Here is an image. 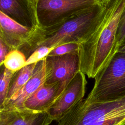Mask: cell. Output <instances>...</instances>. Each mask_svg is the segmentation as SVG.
I'll return each instance as SVG.
<instances>
[{"mask_svg": "<svg viewBox=\"0 0 125 125\" xmlns=\"http://www.w3.org/2000/svg\"><path fill=\"white\" fill-rule=\"evenodd\" d=\"M125 0H106L92 31L79 43L80 70L95 79L117 52V32Z\"/></svg>", "mask_w": 125, "mask_h": 125, "instance_id": "1", "label": "cell"}, {"mask_svg": "<svg viewBox=\"0 0 125 125\" xmlns=\"http://www.w3.org/2000/svg\"><path fill=\"white\" fill-rule=\"evenodd\" d=\"M104 1L100 5L77 14L57 25L37 27L32 40V53L40 46L54 48L59 45L82 42L92 31L101 15Z\"/></svg>", "mask_w": 125, "mask_h": 125, "instance_id": "2", "label": "cell"}, {"mask_svg": "<svg viewBox=\"0 0 125 125\" xmlns=\"http://www.w3.org/2000/svg\"><path fill=\"white\" fill-rule=\"evenodd\" d=\"M125 96V53L117 52L101 73L86 98L89 101H113Z\"/></svg>", "mask_w": 125, "mask_h": 125, "instance_id": "3", "label": "cell"}, {"mask_svg": "<svg viewBox=\"0 0 125 125\" xmlns=\"http://www.w3.org/2000/svg\"><path fill=\"white\" fill-rule=\"evenodd\" d=\"M39 26L57 25L102 3L100 0H35Z\"/></svg>", "mask_w": 125, "mask_h": 125, "instance_id": "4", "label": "cell"}, {"mask_svg": "<svg viewBox=\"0 0 125 125\" xmlns=\"http://www.w3.org/2000/svg\"><path fill=\"white\" fill-rule=\"evenodd\" d=\"M36 29L23 26L0 12V40L7 45L11 51L19 50L25 55L26 58L30 54Z\"/></svg>", "mask_w": 125, "mask_h": 125, "instance_id": "5", "label": "cell"}, {"mask_svg": "<svg viewBox=\"0 0 125 125\" xmlns=\"http://www.w3.org/2000/svg\"><path fill=\"white\" fill-rule=\"evenodd\" d=\"M87 83L86 75L82 71L74 74L61 96L47 112L53 121L58 122L83 98Z\"/></svg>", "mask_w": 125, "mask_h": 125, "instance_id": "6", "label": "cell"}, {"mask_svg": "<svg viewBox=\"0 0 125 125\" xmlns=\"http://www.w3.org/2000/svg\"><path fill=\"white\" fill-rule=\"evenodd\" d=\"M79 70L78 53L47 56L45 58V83L52 84L58 82H69Z\"/></svg>", "mask_w": 125, "mask_h": 125, "instance_id": "7", "label": "cell"}, {"mask_svg": "<svg viewBox=\"0 0 125 125\" xmlns=\"http://www.w3.org/2000/svg\"><path fill=\"white\" fill-rule=\"evenodd\" d=\"M0 12L28 28L39 27L35 0H0Z\"/></svg>", "mask_w": 125, "mask_h": 125, "instance_id": "8", "label": "cell"}, {"mask_svg": "<svg viewBox=\"0 0 125 125\" xmlns=\"http://www.w3.org/2000/svg\"><path fill=\"white\" fill-rule=\"evenodd\" d=\"M68 82L52 84L44 83L23 104L21 108L37 112H48L61 96Z\"/></svg>", "mask_w": 125, "mask_h": 125, "instance_id": "9", "label": "cell"}, {"mask_svg": "<svg viewBox=\"0 0 125 125\" xmlns=\"http://www.w3.org/2000/svg\"><path fill=\"white\" fill-rule=\"evenodd\" d=\"M52 121L47 112L24 108L0 109V125H49Z\"/></svg>", "mask_w": 125, "mask_h": 125, "instance_id": "10", "label": "cell"}, {"mask_svg": "<svg viewBox=\"0 0 125 125\" xmlns=\"http://www.w3.org/2000/svg\"><path fill=\"white\" fill-rule=\"evenodd\" d=\"M45 58L37 63L34 73L28 82L12 99L6 102L0 109L21 108L24 102L45 83Z\"/></svg>", "mask_w": 125, "mask_h": 125, "instance_id": "11", "label": "cell"}, {"mask_svg": "<svg viewBox=\"0 0 125 125\" xmlns=\"http://www.w3.org/2000/svg\"><path fill=\"white\" fill-rule=\"evenodd\" d=\"M37 63L26 65L15 72L11 80L4 104L12 99L32 77Z\"/></svg>", "mask_w": 125, "mask_h": 125, "instance_id": "12", "label": "cell"}, {"mask_svg": "<svg viewBox=\"0 0 125 125\" xmlns=\"http://www.w3.org/2000/svg\"><path fill=\"white\" fill-rule=\"evenodd\" d=\"M26 60L25 55L22 52L19 50H13L5 58L3 65L16 72L26 65Z\"/></svg>", "mask_w": 125, "mask_h": 125, "instance_id": "13", "label": "cell"}, {"mask_svg": "<svg viewBox=\"0 0 125 125\" xmlns=\"http://www.w3.org/2000/svg\"><path fill=\"white\" fill-rule=\"evenodd\" d=\"M1 67L0 78V107L4 104L10 84L15 72L6 68L4 65Z\"/></svg>", "mask_w": 125, "mask_h": 125, "instance_id": "14", "label": "cell"}, {"mask_svg": "<svg viewBox=\"0 0 125 125\" xmlns=\"http://www.w3.org/2000/svg\"><path fill=\"white\" fill-rule=\"evenodd\" d=\"M79 43L69 42L64 43L54 47L47 56L62 55L69 53H78Z\"/></svg>", "mask_w": 125, "mask_h": 125, "instance_id": "15", "label": "cell"}, {"mask_svg": "<svg viewBox=\"0 0 125 125\" xmlns=\"http://www.w3.org/2000/svg\"><path fill=\"white\" fill-rule=\"evenodd\" d=\"M53 48L44 46L39 47L27 58L26 65L38 62L45 58Z\"/></svg>", "mask_w": 125, "mask_h": 125, "instance_id": "16", "label": "cell"}, {"mask_svg": "<svg viewBox=\"0 0 125 125\" xmlns=\"http://www.w3.org/2000/svg\"><path fill=\"white\" fill-rule=\"evenodd\" d=\"M125 36V7L121 15L118 23L117 32V41L119 45L120 43Z\"/></svg>", "mask_w": 125, "mask_h": 125, "instance_id": "17", "label": "cell"}, {"mask_svg": "<svg viewBox=\"0 0 125 125\" xmlns=\"http://www.w3.org/2000/svg\"><path fill=\"white\" fill-rule=\"evenodd\" d=\"M10 49L7 45L1 40H0V66L3 64V62L5 58L10 51Z\"/></svg>", "mask_w": 125, "mask_h": 125, "instance_id": "18", "label": "cell"}, {"mask_svg": "<svg viewBox=\"0 0 125 125\" xmlns=\"http://www.w3.org/2000/svg\"><path fill=\"white\" fill-rule=\"evenodd\" d=\"M117 52L125 53V36L119 44Z\"/></svg>", "mask_w": 125, "mask_h": 125, "instance_id": "19", "label": "cell"}, {"mask_svg": "<svg viewBox=\"0 0 125 125\" xmlns=\"http://www.w3.org/2000/svg\"><path fill=\"white\" fill-rule=\"evenodd\" d=\"M101 0V1H104V0Z\"/></svg>", "mask_w": 125, "mask_h": 125, "instance_id": "20", "label": "cell"}]
</instances>
